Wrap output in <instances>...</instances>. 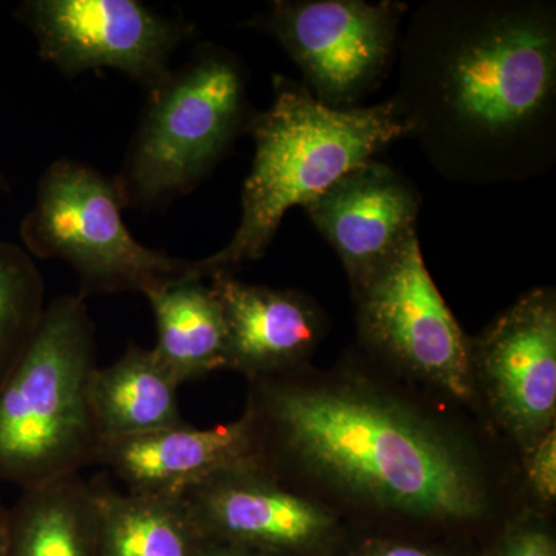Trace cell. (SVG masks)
I'll return each mask as SVG.
<instances>
[{
    "label": "cell",
    "instance_id": "1",
    "mask_svg": "<svg viewBox=\"0 0 556 556\" xmlns=\"http://www.w3.org/2000/svg\"><path fill=\"white\" fill-rule=\"evenodd\" d=\"M393 104L448 181H527L556 156V10L541 0H431L399 42Z\"/></svg>",
    "mask_w": 556,
    "mask_h": 556
},
{
    "label": "cell",
    "instance_id": "19",
    "mask_svg": "<svg viewBox=\"0 0 556 556\" xmlns=\"http://www.w3.org/2000/svg\"><path fill=\"white\" fill-rule=\"evenodd\" d=\"M42 274L25 249L0 241V388L31 342L43 311Z\"/></svg>",
    "mask_w": 556,
    "mask_h": 556
},
{
    "label": "cell",
    "instance_id": "13",
    "mask_svg": "<svg viewBox=\"0 0 556 556\" xmlns=\"http://www.w3.org/2000/svg\"><path fill=\"white\" fill-rule=\"evenodd\" d=\"M97 464L119 479L126 492L182 497L225 471L258 468L251 417L211 428L182 422L138 437L102 442Z\"/></svg>",
    "mask_w": 556,
    "mask_h": 556
},
{
    "label": "cell",
    "instance_id": "22",
    "mask_svg": "<svg viewBox=\"0 0 556 556\" xmlns=\"http://www.w3.org/2000/svg\"><path fill=\"white\" fill-rule=\"evenodd\" d=\"M356 556H445L433 548L401 541H375L362 547Z\"/></svg>",
    "mask_w": 556,
    "mask_h": 556
},
{
    "label": "cell",
    "instance_id": "10",
    "mask_svg": "<svg viewBox=\"0 0 556 556\" xmlns=\"http://www.w3.org/2000/svg\"><path fill=\"white\" fill-rule=\"evenodd\" d=\"M497 419L522 447L555 428L556 298L554 289L527 292L470 345Z\"/></svg>",
    "mask_w": 556,
    "mask_h": 556
},
{
    "label": "cell",
    "instance_id": "2",
    "mask_svg": "<svg viewBox=\"0 0 556 556\" xmlns=\"http://www.w3.org/2000/svg\"><path fill=\"white\" fill-rule=\"evenodd\" d=\"M260 470H300L383 510L434 521L484 514L486 486L463 447L401 402L350 383L251 380Z\"/></svg>",
    "mask_w": 556,
    "mask_h": 556
},
{
    "label": "cell",
    "instance_id": "18",
    "mask_svg": "<svg viewBox=\"0 0 556 556\" xmlns=\"http://www.w3.org/2000/svg\"><path fill=\"white\" fill-rule=\"evenodd\" d=\"M98 511V556H199L204 538L182 497L142 496L90 482Z\"/></svg>",
    "mask_w": 556,
    "mask_h": 556
},
{
    "label": "cell",
    "instance_id": "8",
    "mask_svg": "<svg viewBox=\"0 0 556 556\" xmlns=\"http://www.w3.org/2000/svg\"><path fill=\"white\" fill-rule=\"evenodd\" d=\"M354 299L358 331L375 353L448 396L471 397L470 343L428 273L417 236Z\"/></svg>",
    "mask_w": 556,
    "mask_h": 556
},
{
    "label": "cell",
    "instance_id": "12",
    "mask_svg": "<svg viewBox=\"0 0 556 556\" xmlns=\"http://www.w3.org/2000/svg\"><path fill=\"white\" fill-rule=\"evenodd\" d=\"M303 208L339 255L354 294L417 236L420 197L397 170L371 160Z\"/></svg>",
    "mask_w": 556,
    "mask_h": 556
},
{
    "label": "cell",
    "instance_id": "6",
    "mask_svg": "<svg viewBox=\"0 0 556 556\" xmlns=\"http://www.w3.org/2000/svg\"><path fill=\"white\" fill-rule=\"evenodd\" d=\"M124 208L115 178L78 161L58 160L39 179L21 239L28 254L72 266L84 299L116 292L148 295L192 276V262L139 243L124 223Z\"/></svg>",
    "mask_w": 556,
    "mask_h": 556
},
{
    "label": "cell",
    "instance_id": "5",
    "mask_svg": "<svg viewBox=\"0 0 556 556\" xmlns=\"http://www.w3.org/2000/svg\"><path fill=\"white\" fill-rule=\"evenodd\" d=\"M254 112L239 58L201 46L148 93L123 169L115 177L126 207H164L207 177L248 130Z\"/></svg>",
    "mask_w": 556,
    "mask_h": 556
},
{
    "label": "cell",
    "instance_id": "25",
    "mask_svg": "<svg viewBox=\"0 0 556 556\" xmlns=\"http://www.w3.org/2000/svg\"><path fill=\"white\" fill-rule=\"evenodd\" d=\"M0 190H3V192H7V190H10L9 182H7L5 175L0 172Z\"/></svg>",
    "mask_w": 556,
    "mask_h": 556
},
{
    "label": "cell",
    "instance_id": "15",
    "mask_svg": "<svg viewBox=\"0 0 556 556\" xmlns=\"http://www.w3.org/2000/svg\"><path fill=\"white\" fill-rule=\"evenodd\" d=\"M179 383L155 351L130 345L109 367L94 369L89 399L102 442L179 426Z\"/></svg>",
    "mask_w": 556,
    "mask_h": 556
},
{
    "label": "cell",
    "instance_id": "16",
    "mask_svg": "<svg viewBox=\"0 0 556 556\" xmlns=\"http://www.w3.org/2000/svg\"><path fill=\"white\" fill-rule=\"evenodd\" d=\"M156 321V356L179 386L226 368L228 331L215 292L186 277L146 295Z\"/></svg>",
    "mask_w": 556,
    "mask_h": 556
},
{
    "label": "cell",
    "instance_id": "14",
    "mask_svg": "<svg viewBox=\"0 0 556 556\" xmlns=\"http://www.w3.org/2000/svg\"><path fill=\"white\" fill-rule=\"evenodd\" d=\"M228 331L226 368L249 379L289 375L313 354L321 318L305 295L212 277Z\"/></svg>",
    "mask_w": 556,
    "mask_h": 556
},
{
    "label": "cell",
    "instance_id": "7",
    "mask_svg": "<svg viewBox=\"0 0 556 556\" xmlns=\"http://www.w3.org/2000/svg\"><path fill=\"white\" fill-rule=\"evenodd\" d=\"M407 11L393 0H277L265 28L320 104L350 110L379 86L393 64Z\"/></svg>",
    "mask_w": 556,
    "mask_h": 556
},
{
    "label": "cell",
    "instance_id": "3",
    "mask_svg": "<svg viewBox=\"0 0 556 556\" xmlns=\"http://www.w3.org/2000/svg\"><path fill=\"white\" fill-rule=\"evenodd\" d=\"M274 100L254 113L248 131L255 141L251 172L241 193L239 228L225 248L192 262L204 280L232 276L266 254L289 208L305 207L348 172L409 135L393 101L372 108L329 109L302 83L274 76Z\"/></svg>",
    "mask_w": 556,
    "mask_h": 556
},
{
    "label": "cell",
    "instance_id": "24",
    "mask_svg": "<svg viewBox=\"0 0 556 556\" xmlns=\"http://www.w3.org/2000/svg\"><path fill=\"white\" fill-rule=\"evenodd\" d=\"M10 551V508L0 501V556H9Z\"/></svg>",
    "mask_w": 556,
    "mask_h": 556
},
{
    "label": "cell",
    "instance_id": "17",
    "mask_svg": "<svg viewBox=\"0 0 556 556\" xmlns=\"http://www.w3.org/2000/svg\"><path fill=\"white\" fill-rule=\"evenodd\" d=\"M9 556H98L90 482L68 475L22 489L10 508Z\"/></svg>",
    "mask_w": 556,
    "mask_h": 556
},
{
    "label": "cell",
    "instance_id": "11",
    "mask_svg": "<svg viewBox=\"0 0 556 556\" xmlns=\"http://www.w3.org/2000/svg\"><path fill=\"white\" fill-rule=\"evenodd\" d=\"M201 536L212 543L298 556L327 546L331 511L258 468L225 471L185 496Z\"/></svg>",
    "mask_w": 556,
    "mask_h": 556
},
{
    "label": "cell",
    "instance_id": "4",
    "mask_svg": "<svg viewBox=\"0 0 556 556\" xmlns=\"http://www.w3.org/2000/svg\"><path fill=\"white\" fill-rule=\"evenodd\" d=\"M97 368L86 299L61 295L0 388V482L25 489L97 464L102 439L89 399Z\"/></svg>",
    "mask_w": 556,
    "mask_h": 556
},
{
    "label": "cell",
    "instance_id": "21",
    "mask_svg": "<svg viewBox=\"0 0 556 556\" xmlns=\"http://www.w3.org/2000/svg\"><path fill=\"white\" fill-rule=\"evenodd\" d=\"M492 556H556V544L544 527L522 522L508 530Z\"/></svg>",
    "mask_w": 556,
    "mask_h": 556
},
{
    "label": "cell",
    "instance_id": "23",
    "mask_svg": "<svg viewBox=\"0 0 556 556\" xmlns=\"http://www.w3.org/2000/svg\"><path fill=\"white\" fill-rule=\"evenodd\" d=\"M199 556H283L269 554V552L257 551V548L230 546V544L212 543L203 541Z\"/></svg>",
    "mask_w": 556,
    "mask_h": 556
},
{
    "label": "cell",
    "instance_id": "9",
    "mask_svg": "<svg viewBox=\"0 0 556 556\" xmlns=\"http://www.w3.org/2000/svg\"><path fill=\"white\" fill-rule=\"evenodd\" d=\"M16 17L38 42L39 56L68 78L112 68L150 93L170 75V58L189 38L188 22L138 0H27Z\"/></svg>",
    "mask_w": 556,
    "mask_h": 556
},
{
    "label": "cell",
    "instance_id": "20",
    "mask_svg": "<svg viewBox=\"0 0 556 556\" xmlns=\"http://www.w3.org/2000/svg\"><path fill=\"white\" fill-rule=\"evenodd\" d=\"M526 477L530 489L543 503L556 496V430L552 428L535 444L526 448Z\"/></svg>",
    "mask_w": 556,
    "mask_h": 556
}]
</instances>
